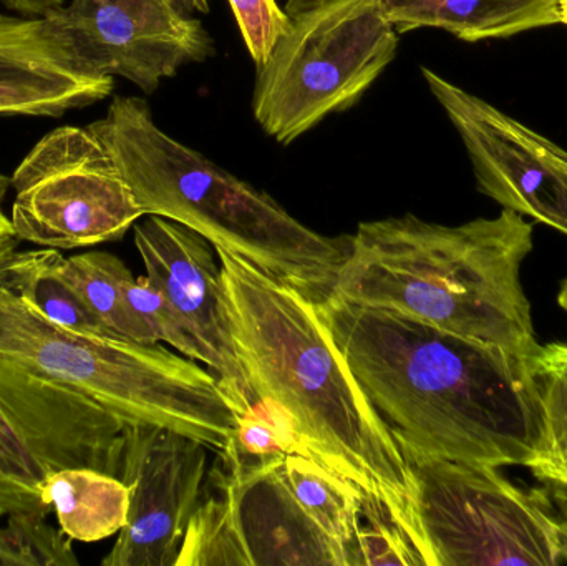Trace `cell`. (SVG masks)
<instances>
[{"label": "cell", "mask_w": 567, "mask_h": 566, "mask_svg": "<svg viewBox=\"0 0 567 566\" xmlns=\"http://www.w3.org/2000/svg\"><path fill=\"white\" fill-rule=\"evenodd\" d=\"M316 306L402 452L498 469L539 461L545 422L532 359L333 296Z\"/></svg>", "instance_id": "1"}, {"label": "cell", "mask_w": 567, "mask_h": 566, "mask_svg": "<svg viewBox=\"0 0 567 566\" xmlns=\"http://www.w3.org/2000/svg\"><path fill=\"white\" fill-rule=\"evenodd\" d=\"M215 249L236 349L261 401L286 418L303 455L359 492L363 522L395 525L426 566L409 459L367 401L317 306L241 256Z\"/></svg>", "instance_id": "2"}, {"label": "cell", "mask_w": 567, "mask_h": 566, "mask_svg": "<svg viewBox=\"0 0 567 566\" xmlns=\"http://www.w3.org/2000/svg\"><path fill=\"white\" fill-rule=\"evenodd\" d=\"M533 231L506 208L460 226L415 215L360 223L332 296L532 359L542 346L522 266Z\"/></svg>", "instance_id": "3"}, {"label": "cell", "mask_w": 567, "mask_h": 566, "mask_svg": "<svg viewBox=\"0 0 567 566\" xmlns=\"http://www.w3.org/2000/svg\"><path fill=\"white\" fill-rule=\"evenodd\" d=\"M89 128L145 215L188 226L313 305L332 298L350 236L330 238L307 228L275 198L163 132L143 99L115 96Z\"/></svg>", "instance_id": "4"}, {"label": "cell", "mask_w": 567, "mask_h": 566, "mask_svg": "<svg viewBox=\"0 0 567 566\" xmlns=\"http://www.w3.org/2000/svg\"><path fill=\"white\" fill-rule=\"evenodd\" d=\"M0 358L86 395L128 424L229 451L238 414L218 378L156 344L83 335L50 321L0 286Z\"/></svg>", "instance_id": "5"}, {"label": "cell", "mask_w": 567, "mask_h": 566, "mask_svg": "<svg viewBox=\"0 0 567 566\" xmlns=\"http://www.w3.org/2000/svg\"><path fill=\"white\" fill-rule=\"evenodd\" d=\"M396 47L382 0H322L296 13L258 69L256 122L289 145L330 113L355 105Z\"/></svg>", "instance_id": "6"}, {"label": "cell", "mask_w": 567, "mask_h": 566, "mask_svg": "<svg viewBox=\"0 0 567 566\" xmlns=\"http://www.w3.org/2000/svg\"><path fill=\"white\" fill-rule=\"evenodd\" d=\"M416 484L426 566L566 564L563 517L498 467L403 452Z\"/></svg>", "instance_id": "7"}, {"label": "cell", "mask_w": 567, "mask_h": 566, "mask_svg": "<svg viewBox=\"0 0 567 566\" xmlns=\"http://www.w3.org/2000/svg\"><path fill=\"white\" fill-rule=\"evenodd\" d=\"M17 238L53 249L116 241L145 215L102 140L85 126L47 133L10 178Z\"/></svg>", "instance_id": "8"}, {"label": "cell", "mask_w": 567, "mask_h": 566, "mask_svg": "<svg viewBox=\"0 0 567 566\" xmlns=\"http://www.w3.org/2000/svg\"><path fill=\"white\" fill-rule=\"evenodd\" d=\"M176 0H72L45 17L93 75L123 76L152 95L215 40Z\"/></svg>", "instance_id": "9"}, {"label": "cell", "mask_w": 567, "mask_h": 566, "mask_svg": "<svg viewBox=\"0 0 567 566\" xmlns=\"http://www.w3.org/2000/svg\"><path fill=\"white\" fill-rule=\"evenodd\" d=\"M422 75L465 145L480 192L567 236L566 150L433 70Z\"/></svg>", "instance_id": "10"}, {"label": "cell", "mask_w": 567, "mask_h": 566, "mask_svg": "<svg viewBox=\"0 0 567 566\" xmlns=\"http://www.w3.org/2000/svg\"><path fill=\"white\" fill-rule=\"evenodd\" d=\"M208 451L169 429L128 425L122 477L130 487L128 521L103 566H176L205 492Z\"/></svg>", "instance_id": "11"}, {"label": "cell", "mask_w": 567, "mask_h": 566, "mask_svg": "<svg viewBox=\"0 0 567 566\" xmlns=\"http://www.w3.org/2000/svg\"><path fill=\"white\" fill-rule=\"evenodd\" d=\"M135 223V246L146 276L165 292L205 349L238 418L261 404L239 359L215 246L188 226L158 215Z\"/></svg>", "instance_id": "12"}, {"label": "cell", "mask_w": 567, "mask_h": 566, "mask_svg": "<svg viewBox=\"0 0 567 566\" xmlns=\"http://www.w3.org/2000/svg\"><path fill=\"white\" fill-rule=\"evenodd\" d=\"M0 411L47 471L123 477L130 424L86 395L0 358Z\"/></svg>", "instance_id": "13"}, {"label": "cell", "mask_w": 567, "mask_h": 566, "mask_svg": "<svg viewBox=\"0 0 567 566\" xmlns=\"http://www.w3.org/2000/svg\"><path fill=\"white\" fill-rule=\"evenodd\" d=\"M221 457L223 481L249 566H347L339 547L293 497L284 475V455L246 461L228 451Z\"/></svg>", "instance_id": "14"}, {"label": "cell", "mask_w": 567, "mask_h": 566, "mask_svg": "<svg viewBox=\"0 0 567 566\" xmlns=\"http://www.w3.org/2000/svg\"><path fill=\"white\" fill-rule=\"evenodd\" d=\"M112 92L113 76L89 72L45 17L0 13V115L62 116Z\"/></svg>", "instance_id": "15"}, {"label": "cell", "mask_w": 567, "mask_h": 566, "mask_svg": "<svg viewBox=\"0 0 567 566\" xmlns=\"http://www.w3.org/2000/svg\"><path fill=\"white\" fill-rule=\"evenodd\" d=\"M396 33L440 29L465 42L561 23L558 0H382Z\"/></svg>", "instance_id": "16"}, {"label": "cell", "mask_w": 567, "mask_h": 566, "mask_svg": "<svg viewBox=\"0 0 567 566\" xmlns=\"http://www.w3.org/2000/svg\"><path fill=\"white\" fill-rule=\"evenodd\" d=\"M43 501L72 541L93 544L120 534L128 521L130 487L122 478L93 469L50 472Z\"/></svg>", "instance_id": "17"}, {"label": "cell", "mask_w": 567, "mask_h": 566, "mask_svg": "<svg viewBox=\"0 0 567 566\" xmlns=\"http://www.w3.org/2000/svg\"><path fill=\"white\" fill-rule=\"evenodd\" d=\"M282 467L293 497L320 532L339 547L347 566H362L363 501L359 492L322 462L307 455H284Z\"/></svg>", "instance_id": "18"}, {"label": "cell", "mask_w": 567, "mask_h": 566, "mask_svg": "<svg viewBox=\"0 0 567 566\" xmlns=\"http://www.w3.org/2000/svg\"><path fill=\"white\" fill-rule=\"evenodd\" d=\"M63 259L60 249L53 248L13 251L0 261V286L56 325L112 338L63 275Z\"/></svg>", "instance_id": "19"}, {"label": "cell", "mask_w": 567, "mask_h": 566, "mask_svg": "<svg viewBox=\"0 0 567 566\" xmlns=\"http://www.w3.org/2000/svg\"><path fill=\"white\" fill-rule=\"evenodd\" d=\"M63 275L112 338L156 344L152 332L136 321L126 306L125 281L133 272L122 259L105 251L72 256L63 259Z\"/></svg>", "instance_id": "20"}, {"label": "cell", "mask_w": 567, "mask_h": 566, "mask_svg": "<svg viewBox=\"0 0 567 566\" xmlns=\"http://www.w3.org/2000/svg\"><path fill=\"white\" fill-rule=\"evenodd\" d=\"M532 371L545 422V447L532 471L567 497V342L542 346Z\"/></svg>", "instance_id": "21"}, {"label": "cell", "mask_w": 567, "mask_h": 566, "mask_svg": "<svg viewBox=\"0 0 567 566\" xmlns=\"http://www.w3.org/2000/svg\"><path fill=\"white\" fill-rule=\"evenodd\" d=\"M218 474L213 475L218 491L203 495L189 518L176 566H249L231 498Z\"/></svg>", "instance_id": "22"}, {"label": "cell", "mask_w": 567, "mask_h": 566, "mask_svg": "<svg viewBox=\"0 0 567 566\" xmlns=\"http://www.w3.org/2000/svg\"><path fill=\"white\" fill-rule=\"evenodd\" d=\"M50 472L0 411V518L17 512L49 515L43 485Z\"/></svg>", "instance_id": "23"}, {"label": "cell", "mask_w": 567, "mask_h": 566, "mask_svg": "<svg viewBox=\"0 0 567 566\" xmlns=\"http://www.w3.org/2000/svg\"><path fill=\"white\" fill-rule=\"evenodd\" d=\"M72 538L37 512H17L0 527V566H76Z\"/></svg>", "instance_id": "24"}, {"label": "cell", "mask_w": 567, "mask_h": 566, "mask_svg": "<svg viewBox=\"0 0 567 566\" xmlns=\"http://www.w3.org/2000/svg\"><path fill=\"white\" fill-rule=\"evenodd\" d=\"M125 301L136 321L152 332L156 342L165 341L186 358L205 362V349L198 338L150 276L132 275L126 279Z\"/></svg>", "instance_id": "25"}, {"label": "cell", "mask_w": 567, "mask_h": 566, "mask_svg": "<svg viewBox=\"0 0 567 566\" xmlns=\"http://www.w3.org/2000/svg\"><path fill=\"white\" fill-rule=\"evenodd\" d=\"M243 40L256 66H262L286 32L290 17L276 0H229Z\"/></svg>", "instance_id": "26"}, {"label": "cell", "mask_w": 567, "mask_h": 566, "mask_svg": "<svg viewBox=\"0 0 567 566\" xmlns=\"http://www.w3.org/2000/svg\"><path fill=\"white\" fill-rule=\"evenodd\" d=\"M0 3L17 16L42 19L65 6V0H0Z\"/></svg>", "instance_id": "27"}, {"label": "cell", "mask_w": 567, "mask_h": 566, "mask_svg": "<svg viewBox=\"0 0 567 566\" xmlns=\"http://www.w3.org/2000/svg\"><path fill=\"white\" fill-rule=\"evenodd\" d=\"M9 186L10 178L0 175V261L12 255L16 251L17 243H19L16 231H13L12 222L2 209L3 196H6Z\"/></svg>", "instance_id": "28"}, {"label": "cell", "mask_w": 567, "mask_h": 566, "mask_svg": "<svg viewBox=\"0 0 567 566\" xmlns=\"http://www.w3.org/2000/svg\"><path fill=\"white\" fill-rule=\"evenodd\" d=\"M319 2H322V0H287V16H296V13L302 12V10L309 9V7L316 6Z\"/></svg>", "instance_id": "29"}, {"label": "cell", "mask_w": 567, "mask_h": 566, "mask_svg": "<svg viewBox=\"0 0 567 566\" xmlns=\"http://www.w3.org/2000/svg\"><path fill=\"white\" fill-rule=\"evenodd\" d=\"M179 6L185 7L188 12L208 13L212 0H176Z\"/></svg>", "instance_id": "30"}, {"label": "cell", "mask_w": 567, "mask_h": 566, "mask_svg": "<svg viewBox=\"0 0 567 566\" xmlns=\"http://www.w3.org/2000/svg\"><path fill=\"white\" fill-rule=\"evenodd\" d=\"M558 302L559 306H561V308L567 312V279L565 282H563L561 289H559Z\"/></svg>", "instance_id": "31"}, {"label": "cell", "mask_w": 567, "mask_h": 566, "mask_svg": "<svg viewBox=\"0 0 567 566\" xmlns=\"http://www.w3.org/2000/svg\"><path fill=\"white\" fill-rule=\"evenodd\" d=\"M559 16H561V23L567 25V0H558Z\"/></svg>", "instance_id": "32"}]
</instances>
